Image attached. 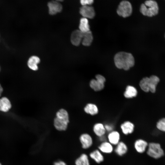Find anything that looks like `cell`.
<instances>
[{"label":"cell","instance_id":"obj_18","mask_svg":"<svg viewBox=\"0 0 165 165\" xmlns=\"http://www.w3.org/2000/svg\"><path fill=\"white\" fill-rule=\"evenodd\" d=\"M138 93L137 90L135 87L131 85H128L126 88L123 95L127 98H131L136 97Z\"/></svg>","mask_w":165,"mask_h":165},{"label":"cell","instance_id":"obj_17","mask_svg":"<svg viewBox=\"0 0 165 165\" xmlns=\"http://www.w3.org/2000/svg\"><path fill=\"white\" fill-rule=\"evenodd\" d=\"M93 130L94 134L98 138L105 136L106 132L104 125L100 123H97L94 125Z\"/></svg>","mask_w":165,"mask_h":165},{"label":"cell","instance_id":"obj_35","mask_svg":"<svg viewBox=\"0 0 165 165\" xmlns=\"http://www.w3.org/2000/svg\"><path fill=\"white\" fill-rule=\"evenodd\" d=\"M0 165H2V163L0 162Z\"/></svg>","mask_w":165,"mask_h":165},{"label":"cell","instance_id":"obj_30","mask_svg":"<svg viewBox=\"0 0 165 165\" xmlns=\"http://www.w3.org/2000/svg\"><path fill=\"white\" fill-rule=\"evenodd\" d=\"M81 4L82 6H89L94 2V0H80Z\"/></svg>","mask_w":165,"mask_h":165},{"label":"cell","instance_id":"obj_32","mask_svg":"<svg viewBox=\"0 0 165 165\" xmlns=\"http://www.w3.org/2000/svg\"><path fill=\"white\" fill-rule=\"evenodd\" d=\"M53 165H67V164L64 161L59 160L55 162Z\"/></svg>","mask_w":165,"mask_h":165},{"label":"cell","instance_id":"obj_21","mask_svg":"<svg viewBox=\"0 0 165 165\" xmlns=\"http://www.w3.org/2000/svg\"><path fill=\"white\" fill-rule=\"evenodd\" d=\"M84 111L86 113L94 116L98 113V109L95 104L90 103L87 104L85 107Z\"/></svg>","mask_w":165,"mask_h":165},{"label":"cell","instance_id":"obj_22","mask_svg":"<svg viewBox=\"0 0 165 165\" xmlns=\"http://www.w3.org/2000/svg\"><path fill=\"white\" fill-rule=\"evenodd\" d=\"M89 85L90 88L95 91H101L105 87V84L100 82L96 79L91 80Z\"/></svg>","mask_w":165,"mask_h":165},{"label":"cell","instance_id":"obj_36","mask_svg":"<svg viewBox=\"0 0 165 165\" xmlns=\"http://www.w3.org/2000/svg\"><path fill=\"white\" fill-rule=\"evenodd\" d=\"M0 70H1V68H0Z\"/></svg>","mask_w":165,"mask_h":165},{"label":"cell","instance_id":"obj_24","mask_svg":"<svg viewBox=\"0 0 165 165\" xmlns=\"http://www.w3.org/2000/svg\"><path fill=\"white\" fill-rule=\"evenodd\" d=\"M75 165H90L89 157L85 153H82L75 161Z\"/></svg>","mask_w":165,"mask_h":165},{"label":"cell","instance_id":"obj_20","mask_svg":"<svg viewBox=\"0 0 165 165\" xmlns=\"http://www.w3.org/2000/svg\"><path fill=\"white\" fill-rule=\"evenodd\" d=\"M40 61L39 58L35 56L30 57L28 60L27 64L28 67L31 69L36 71L38 70L37 64Z\"/></svg>","mask_w":165,"mask_h":165},{"label":"cell","instance_id":"obj_33","mask_svg":"<svg viewBox=\"0 0 165 165\" xmlns=\"http://www.w3.org/2000/svg\"><path fill=\"white\" fill-rule=\"evenodd\" d=\"M3 90L1 84L0 83V96H1Z\"/></svg>","mask_w":165,"mask_h":165},{"label":"cell","instance_id":"obj_1","mask_svg":"<svg viewBox=\"0 0 165 165\" xmlns=\"http://www.w3.org/2000/svg\"><path fill=\"white\" fill-rule=\"evenodd\" d=\"M114 62L117 68L126 71L133 67L135 63L134 59L132 54L123 51L118 52L115 54Z\"/></svg>","mask_w":165,"mask_h":165},{"label":"cell","instance_id":"obj_11","mask_svg":"<svg viewBox=\"0 0 165 165\" xmlns=\"http://www.w3.org/2000/svg\"><path fill=\"white\" fill-rule=\"evenodd\" d=\"M83 33L79 30L74 31L72 33L71 41L72 44L75 46H79L81 42Z\"/></svg>","mask_w":165,"mask_h":165},{"label":"cell","instance_id":"obj_14","mask_svg":"<svg viewBox=\"0 0 165 165\" xmlns=\"http://www.w3.org/2000/svg\"><path fill=\"white\" fill-rule=\"evenodd\" d=\"M89 157L95 163H100L104 161L103 154L98 149H95L91 152L89 154Z\"/></svg>","mask_w":165,"mask_h":165},{"label":"cell","instance_id":"obj_27","mask_svg":"<svg viewBox=\"0 0 165 165\" xmlns=\"http://www.w3.org/2000/svg\"><path fill=\"white\" fill-rule=\"evenodd\" d=\"M56 117L69 122L68 114L67 111L64 109H61L57 112Z\"/></svg>","mask_w":165,"mask_h":165},{"label":"cell","instance_id":"obj_23","mask_svg":"<svg viewBox=\"0 0 165 165\" xmlns=\"http://www.w3.org/2000/svg\"><path fill=\"white\" fill-rule=\"evenodd\" d=\"M93 39V37L92 33L90 31L83 33L81 43L84 46H89L91 44Z\"/></svg>","mask_w":165,"mask_h":165},{"label":"cell","instance_id":"obj_7","mask_svg":"<svg viewBox=\"0 0 165 165\" xmlns=\"http://www.w3.org/2000/svg\"><path fill=\"white\" fill-rule=\"evenodd\" d=\"M80 14L86 18H93L95 15V12L93 7L90 6H84L80 9Z\"/></svg>","mask_w":165,"mask_h":165},{"label":"cell","instance_id":"obj_15","mask_svg":"<svg viewBox=\"0 0 165 165\" xmlns=\"http://www.w3.org/2000/svg\"><path fill=\"white\" fill-rule=\"evenodd\" d=\"M160 81L157 76L152 75L149 77V92L152 94L156 92L157 86Z\"/></svg>","mask_w":165,"mask_h":165},{"label":"cell","instance_id":"obj_10","mask_svg":"<svg viewBox=\"0 0 165 165\" xmlns=\"http://www.w3.org/2000/svg\"><path fill=\"white\" fill-rule=\"evenodd\" d=\"M115 146L114 151L119 156H123L125 155L128 152L127 145L123 141H120Z\"/></svg>","mask_w":165,"mask_h":165},{"label":"cell","instance_id":"obj_6","mask_svg":"<svg viewBox=\"0 0 165 165\" xmlns=\"http://www.w3.org/2000/svg\"><path fill=\"white\" fill-rule=\"evenodd\" d=\"M148 144L144 139H138L135 140L134 143V148L137 152L142 154L146 151Z\"/></svg>","mask_w":165,"mask_h":165},{"label":"cell","instance_id":"obj_28","mask_svg":"<svg viewBox=\"0 0 165 165\" xmlns=\"http://www.w3.org/2000/svg\"><path fill=\"white\" fill-rule=\"evenodd\" d=\"M156 126L159 130L165 132V117L159 119L156 123Z\"/></svg>","mask_w":165,"mask_h":165},{"label":"cell","instance_id":"obj_19","mask_svg":"<svg viewBox=\"0 0 165 165\" xmlns=\"http://www.w3.org/2000/svg\"><path fill=\"white\" fill-rule=\"evenodd\" d=\"M11 107V104L9 100L6 97H3L0 99V111L6 112Z\"/></svg>","mask_w":165,"mask_h":165},{"label":"cell","instance_id":"obj_25","mask_svg":"<svg viewBox=\"0 0 165 165\" xmlns=\"http://www.w3.org/2000/svg\"><path fill=\"white\" fill-rule=\"evenodd\" d=\"M79 28V30L83 33L90 31L88 20L87 18L83 17L80 19Z\"/></svg>","mask_w":165,"mask_h":165},{"label":"cell","instance_id":"obj_31","mask_svg":"<svg viewBox=\"0 0 165 165\" xmlns=\"http://www.w3.org/2000/svg\"><path fill=\"white\" fill-rule=\"evenodd\" d=\"M106 130L107 132H110L114 130V126L110 124H106L104 125Z\"/></svg>","mask_w":165,"mask_h":165},{"label":"cell","instance_id":"obj_26","mask_svg":"<svg viewBox=\"0 0 165 165\" xmlns=\"http://www.w3.org/2000/svg\"><path fill=\"white\" fill-rule=\"evenodd\" d=\"M139 86L141 89L144 92H149V77L143 78L140 81Z\"/></svg>","mask_w":165,"mask_h":165},{"label":"cell","instance_id":"obj_5","mask_svg":"<svg viewBox=\"0 0 165 165\" xmlns=\"http://www.w3.org/2000/svg\"><path fill=\"white\" fill-rule=\"evenodd\" d=\"M79 140L81 143L82 148L84 149H87L90 148L93 144V141L91 136L87 133L82 134L80 137Z\"/></svg>","mask_w":165,"mask_h":165},{"label":"cell","instance_id":"obj_9","mask_svg":"<svg viewBox=\"0 0 165 165\" xmlns=\"http://www.w3.org/2000/svg\"><path fill=\"white\" fill-rule=\"evenodd\" d=\"M114 146L107 140L100 143L98 149L103 154H110L114 150Z\"/></svg>","mask_w":165,"mask_h":165},{"label":"cell","instance_id":"obj_16","mask_svg":"<svg viewBox=\"0 0 165 165\" xmlns=\"http://www.w3.org/2000/svg\"><path fill=\"white\" fill-rule=\"evenodd\" d=\"M68 122L57 117L54 119V125L55 128L59 131L65 130L68 127Z\"/></svg>","mask_w":165,"mask_h":165},{"label":"cell","instance_id":"obj_34","mask_svg":"<svg viewBox=\"0 0 165 165\" xmlns=\"http://www.w3.org/2000/svg\"><path fill=\"white\" fill-rule=\"evenodd\" d=\"M55 1H56L58 2H61V1H63V0H55Z\"/></svg>","mask_w":165,"mask_h":165},{"label":"cell","instance_id":"obj_12","mask_svg":"<svg viewBox=\"0 0 165 165\" xmlns=\"http://www.w3.org/2000/svg\"><path fill=\"white\" fill-rule=\"evenodd\" d=\"M107 139L109 142L115 146L120 141V135L118 131L113 130L108 133Z\"/></svg>","mask_w":165,"mask_h":165},{"label":"cell","instance_id":"obj_3","mask_svg":"<svg viewBox=\"0 0 165 165\" xmlns=\"http://www.w3.org/2000/svg\"><path fill=\"white\" fill-rule=\"evenodd\" d=\"M146 152L148 156L155 159H160L164 155V150L160 144L158 143H149Z\"/></svg>","mask_w":165,"mask_h":165},{"label":"cell","instance_id":"obj_2","mask_svg":"<svg viewBox=\"0 0 165 165\" xmlns=\"http://www.w3.org/2000/svg\"><path fill=\"white\" fill-rule=\"evenodd\" d=\"M159 8L157 2L153 0L146 1L140 6V11L144 15L152 17L156 15L159 12Z\"/></svg>","mask_w":165,"mask_h":165},{"label":"cell","instance_id":"obj_29","mask_svg":"<svg viewBox=\"0 0 165 165\" xmlns=\"http://www.w3.org/2000/svg\"><path fill=\"white\" fill-rule=\"evenodd\" d=\"M95 79L104 84H105L106 81L105 77L100 74L97 75L95 76Z\"/></svg>","mask_w":165,"mask_h":165},{"label":"cell","instance_id":"obj_37","mask_svg":"<svg viewBox=\"0 0 165 165\" xmlns=\"http://www.w3.org/2000/svg\"></svg>","mask_w":165,"mask_h":165},{"label":"cell","instance_id":"obj_8","mask_svg":"<svg viewBox=\"0 0 165 165\" xmlns=\"http://www.w3.org/2000/svg\"><path fill=\"white\" fill-rule=\"evenodd\" d=\"M49 12L50 14L53 15L60 12L62 9V5L59 2L56 1H52L48 3Z\"/></svg>","mask_w":165,"mask_h":165},{"label":"cell","instance_id":"obj_4","mask_svg":"<svg viewBox=\"0 0 165 165\" xmlns=\"http://www.w3.org/2000/svg\"><path fill=\"white\" fill-rule=\"evenodd\" d=\"M132 12V8L131 3L127 1H122L119 5L117 10L118 15L125 18L130 16Z\"/></svg>","mask_w":165,"mask_h":165},{"label":"cell","instance_id":"obj_13","mask_svg":"<svg viewBox=\"0 0 165 165\" xmlns=\"http://www.w3.org/2000/svg\"><path fill=\"white\" fill-rule=\"evenodd\" d=\"M120 128L123 133L124 135H127L133 133L134 125L132 122L127 121L121 124Z\"/></svg>","mask_w":165,"mask_h":165}]
</instances>
